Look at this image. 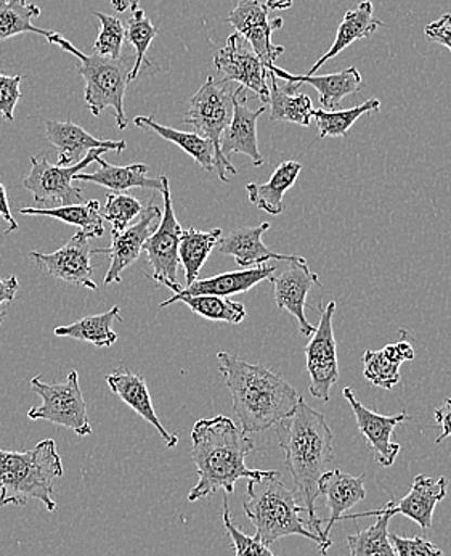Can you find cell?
Instances as JSON below:
<instances>
[{
  "instance_id": "6da1fadb",
  "label": "cell",
  "mask_w": 451,
  "mask_h": 556,
  "mask_svg": "<svg viewBox=\"0 0 451 556\" xmlns=\"http://www.w3.org/2000/svg\"><path fill=\"white\" fill-rule=\"evenodd\" d=\"M192 458L198 470V484L189 492V502L209 497L219 489L227 494L235 492L240 479L262 481L276 477V470H250L246 457L256 444L243 433L232 418L217 415L202 418L193 425Z\"/></svg>"
},
{
  "instance_id": "7a4b0ae2",
  "label": "cell",
  "mask_w": 451,
  "mask_h": 556,
  "mask_svg": "<svg viewBox=\"0 0 451 556\" xmlns=\"http://www.w3.org/2000/svg\"><path fill=\"white\" fill-rule=\"evenodd\" d=\"M275 433L286 455L285 464L293 478L294 492L309 515V525L317 535L331 541L323 535L322 521L315 514L319 481L333 462L334 434L325 415L309 407L300 397L293 415L275 425Z\"/></svg>"
},
{
  "instance_id": "3957f363",
  "label": "cell",
  "mask_w": 451,
  "mask_h": 556,
  "mask_svg": "<svg viewBox=\"0 0 451 556\" xmlns=\"http://www.w3.org/2000/svg\"><path fill=\"white\" fill-rule=\"evenodd\" d=\"M217 358L243 433H262L296 410L299 393L280 375L232 354L219 353Z\"/></svg>"
},
{
  "instance_id": "277c9868",
  "label": "cell",
  "mask_w": 451,
  "mask_h": 556,
  "mask_svg": "<svg viewBox=\"0 0 451 556\" xmlns=\"http://www.w3.org/2000/svg\"><path fill=\"white\" fill-rule=\"evenodd\" d=\"M62 477V458L53 439H43L31 451H0V508L25 507L35 498L47 510L55 511L53 482Z\"/></svg>"
},
{
  "instance_id": "5b68a950",
  "label": "cell",
  "mask_w": 451,
  "mask_h": 556,
  "mask_svg": "<svg viewBox=\"0 0 451 556\" xmlns=\"http://www.w3.org/2000/svg\"><path fill=\"white\" fill-rule=\"evenodd\" d=\"M247 495L249 501L243 504V510L256 528V538L262 544L270 547L280 539L300 535L315 542L322 555L328 554L333 542L325 541L306 528V521L300 518V514H307L306 507L297 505L296 492L283 484L280 475L262 481H247Z\"/></svg>"
},
{
  "instance_id": "8992f818",
  "label": "cell",
  "mask_w": 451,
  "mask_h": 556,
  "mask_svg": "<svg viewBox=\"0 0 451 556\" xmlns=\"http://www.w3.org/2000/svg\"><path fill=\"white\" fill-rule=\"evenodd\" d=\"M47 40L79 60L78 73L86 80L83 99H86L90 113L99 118L106 109H113L119 129H126L127 116L124 112V97H126L127 86L130 84L129 76L133 63H136V53L133 55L126 53V55H121V59H108V56H100L96 53L87 55L59 33H53Z\"/></svg>"
},
{
  "instance_id": "52a82bcc",
  "label": "cell",
  "mask_w": 451,
  "mask_h": 556,
  "mask_svg": "<svg viewBox=\"0 0 451 556\" xmlns=\"http://www.w3.org/2000/svg\"><path fill=\"white\" fill-rule=\"evenodd\" d=\"M229 84L209 76L198 92L190 99L189 112L183 118V123L190 124L198 136L212 143L216 150L217 174L222 182H230L229 174H236L235 166L220 152V140L233 118L236 89L232 90Z\"/></svg>"
},
{
  "instance_id": "ba28073f",
  "label": "cell",
  "mask_w": 451,
  "mask_h": 556,
  "mask_svg": "<svg viewBox=\"0 0 451 556\" xmlns=\"http://www.w3.org/2000/svg\"><path fill=\"white\" fill-rule=\"evenodd\" d=\"M31 390L42 399V404L28 412L29 420H47L75 431L78 437L92 434L78 371H69L65 383H43L41 377H35Z\"/></svg>"
},
{
  "instance_id": "9c48e42d",
  "label": "cell",
  "mask_w": 451,
  "mask_h": 556,
  "mask_svg": "<svg viewBox=\"0 0 451 556\" xmlns=\"http://www.w3.org/2000/svg\"><path fill=\"white\" fill-rule=\"evenodd\" d=\"M108 152L112 150H92L81 163L73 166H59V164L49 163V160L43 156H31V170L23 180V187L33 193L36 207L41 210L81 204L82 190L73 187L72 184L76 174L81 173L89 164L96 163Z\"/></svg>"
},
{
  "instance_id": "30bf717a",
  "label": "cell",
  "mask_w": 451,
  "mask_h": 556,
  "mask_svg": "<svg viewBox=\"0 0 451 556\" xmlns=\"http://www.w3.org/2000/svg\"><path fill=\"white\" fill-rule=\"evenodd\" d=\"M163 180V200H165V210H163L162 223L156 227L149 240L143 244V251L149 257L150 266L153 267L152 280L158 285H180L177 280V269H179V244L182 239L183 229L176 217V210L172 204V193H170L169 179L162 176Z\"/></svg>"
},
{
  "instance_id": "8fae6325",
  "label": "cell",
  "mask_w": 451,
  "mask_h": 556,
  "mask_svg": "<svg viewBox=\"0 0 451 556\" xmlns=\"http://www.w3.org/2000/svg\"><path fill=\"white\" fill-rule=\"evenodd\" d=\"M336 303L331 301L320 313V324L315 327L306 346L307 374L310 377L309 393L320 401H330L331 388L339 380L336 340H334L333 318Z\"/></svg>"
},
{
  "instance_id": "7c38bea8",
  "label": "cell",
  "mask_w": 451,
  "mask_h": 556,
  "mask_svg": "<svg viewBox=\"0 0 451 556\" xmlns=\"http://www.w3.org/2000/svg\"><path fill=\"white\" fill-rule=\"evenodd\" d=\"M214 66L222 76V83H239L245 89L253 90L263 103H269V70L239 33H233L227 39L226 47L216 53Z\"/></svg>"
},
{
  "instance_id": "4fadbf2b",
  "label": "cell",
  "mask_w": 451,
  "mask_h": 556,
  "mask_svg": "<svg viewBox=\"0 0 451 556\" xmlns=\"http://www.w3.org/2000/svg\"><path fill=\"white\" fill-rule=\"evenodd\" d=\"M270 10L262 0H240L227 16V22L249 43L266 68L275 65V60L285 53V47L272 42L273 31L283 28V18H269Z\"/></svg>"
},
{
  "instance_id": "5bb4252c",
  "label": "cell",
  "mask_w": 451,
  "mask_h": 556,
  "mask_svg": "<svg viewBox=\"0 0 451 556\" xmlns=\"http://www.w3.org/2000/svg\"><path fill=\"white\" fill-rule=\"evenodd\" d=\"M447 494H449V489H447L446 478L434 479L417 475L413 479L409 494L402 501L387 502L386 507L366 511V514L343 515L339 521L379 517V515H392V517L394 515H405L407 518L413 519L421 529H429L433 526L434 510L447 497Z\"/></svg>"
},
{
  "instance_id": "9a60e30c",
  "label": "cell",
  "mask_w": 451,
  "mask_h": 556,
  "mask_svg": "<svg viewBox=\"0 0 451 556\" xmlns=\"http://www.w3.org/2000/svg\"><path fill=\"white\" fill-rule=\"evenodd\" d=\"M269 280L273 283L276 307L296 317L304 337H312L315 327L306 318V300L313 285H322V281L310 270L309 263L304 257L293 256L287 261L286 269Z\"/></svg>"
},
{
  "instance_id": "2e32d148",
  "label": "cell",
  "mask_w": 451,
  "mask_h": 556,
  "mask_svg": "<svg viewBox=\"0 0 451 556\" xmlns=\"http://www.w3.org/2000/svg\"><path fill=\"white\" fill-rule=\"evenodd\" d=\"M89 240V237L79 230L59 251H53V253L33 251L29 253V257H33L49 276L78 285V287L89 288V290H96V283L92 278L93 267L92 261H90L92 260V248H90Z\"/></svg>"
},
{
  "instance_id": "e0dca14e",
  "label": "cell",
  "mask_w": 451,
  "mask_h": 556,
  "mask_svg": "<svg viewBox=\"0 0 451 556\" xmlns=\"http://www.w3.org/2000/svg\"><path fill=\"white\" fill-rule=\"evenodd\" d=\"M343 394L352 407L357 427H359L360 433L366 438L374 460L383 467H392L396 464L397 455L400 454V448H402L400 444L392 441V433L400 424L411 420L410 415L407 412H400L392 417L376 414L357 401L352 388H344Z\"/></svg>"
},
{
  "instance_id": "ac0fdd59",
  "label": "cell",
  "mask_w": 451,
  "mask_h": 556,
  "mask_svg": "<svg viewBox=\"0 0 451 556\" xmlns=\"http://www.w3.org/2000/svg\"><path fill=\"white\" fill-rule=\"evenodd\" d=\"M163 211L156 204L143 207L139 220L127 227L119 236L113 237L112 247L92 250V254H108L112 257V266L105 276V285L119 283L123 273L139 260L143 251V244L156 230V220L162 219Z\"/></svg>"
},
{
  "instance_id": "d6986e66",
  "label": "cell",
  "mask_w": 451,
  "mask_h": 556,
  "mask_svg": "<svg viewBox=\"0 0 451 556\" xmlns=\"http://www.w3.org/2000/svg\"><path fill=\"white\" fill-rule=\"evenodd\" d=\"M267 112V106L250 110L247 106V89L243 86L236 87L235 100H233V118L223 132L220 140V152L226 159L242 153L249 156L254 166L259 167L266 163L260 155L259 143H257V119Z\"/></svg>"
},
{
  "instance_id": "ffe728a7",
  "label": "cell",
  "mask_w": 451,
  "mask_h": 556,
  "mask_svg": "<svg viewBox=\"0 0 451 556\" xmlns=\"http://www.w3.org/2000/svg\"><path fill=\"white\" fill-rule=\"evenodd\" d=\"M47 140L59 150V166H73L81 163L89 152L96 149H108L112 152L123 153L127 149L124 140H100L87 132L81 126L75 123H63V121H47Z\"/></svg>"
},
{
  "instance_id": "44dd1931",
  "label": "cell",
  "mask_w": 451,
  "mask_h": 556,
  "mask_svg": "<svg viewBox=\"0 0 451 556\" xmlns=\"http://www.w3.org/2000/svg\"><path fill=\"white\" fill-rule=\"evenodd\" d=\"M106 383H108L109 390L121 399L124 404L129 405L143 420L149 421L150 425L156 428L167 447H176L179 444V438L169 433L159 421L143 375L132 374L129 368L119 367L118 370L106 377Z\"/></svg>"
},
{
  "instance_id": "7402d4cb",
  "label": "cell",
  "mask_w": 451,
  "mask_h": 556,
  "mask_svg": "<svg viewBox=\"0 0 451 556\" xmlns=\"http://www.w3.org/2000/svg\"><path fill=\"white\" fill-rule=\"evenodd\" d=\"M269 72H272L276 78L286 80V83L296 84L297 87L304 86V84L315 87L320 96V105H322L323 110H328V112L339 110L343 99L353 96L363 87L362 75H360L356 66H350V68L344 70V72L325 76L291 75V73L279 68L276 65L270 66Z\"/></svg>"
},
{
  "instance_id": "603a6c76",
  "label": "cell",
  "mask_w": 451,
  "mask_h": 556,
  "mask_svg": "<svg viewBox=\"0 0 451 556\" xmlns=\"http://www.w3.org/2000/svg\"><path fill=\"white\" fill-rule=\"evenodd\" d=\"M270 223L260 224L259 227H239L229 236L222 237L217 243V251L226 256L235 257L236 264L243 269L262 266L270 260L289 261L293 256L273 253L263 244L262 236L270 229Z\"/></svg>"
},
{
  "instance_id": "cb8c5ba5",
  "label": "cell",
  "mask_w": 451,
  "mask_h": 556,
  "mask_svg": "<svg viewBox=\"0 0 451 556\" xmlns=\"http://www.w3.org/2000/svg\"><path fill=\"white\" fill-rule=\"evenodd\" d=\"M319 494L325 497L330 518L323 528V535L330 539L331 529L339 522L346 511L352 510L359 502L365 501V477H350L343 470H330L319 481Z\"/></svg>"
},
{
  "instance_id": "d4e9b609",
  "label": "cell",
  "mask_w": 451,
  "mask_h": 556,
  "mask_svg": "<svg viewBox=\"0 0 451 556\" xmlns=\"http://www.w3.org/2000/svg\"><path fill=\"white\" fill-rule=\"evenodd\" d=\"M276 273V266L250 267V269L233 270V273L220 274L209 278H198L189 287H180L173 291L177 294H210V296H232V294L245 293L260 281L269 280Z\"/></svg>"
},
{
  "instance_id": "484cf974",
  "label": "cell",
  "mask_w": 451,
  "mask_h": 556,
  "mask_svg": "<svg viewBox=\"0 0 451 556\" xmlns=\"http://www.w3.org/2000/svg\"><path fill=\"white\" fill-rule=\"evenodd\" d=\"M100 169L96 173L76 174L75 180L79 182L96 184L105 187L112 192L124 193L130 189L163 190L162 177L152 179L149 177V166L146 164H130V166H112L105 160L96 161Z\"/></svg>"
},
{
  "instance_id": "4316f807",
  "label": "cell",
  "mask_w": 451,
  "mask_h": 556,
  "mask_svg": "<svg viewBox=\"0 0 451 556\" xmlns=\"http://www.w3.org/2000/svg\"><path fill=\"white\" fill-rule=\"evenodd\" d=\"M384 23L374 16V7L371 0H363L356 9L349 10L344 15L339 28H337L336 39L333 46L325 55L320 56L319 62L309 70L307 75H315L328 60L339 55L347 47L352 46L353 42L360 39L370 38L377 29L383 28Z\"/></svg>"
},
{
  "instance_id": "83f0119b",
  "label": "cell",
  "mask_w": 451,
  "mask_h": 556,
  "mask_svg": "<svg viewBox=\"0 0 451 556\" xmlns=\"http://www.w3.org/2000/svg\"><path fill=\"white\" fill-rule=\"evenodd\" d=\"M302 164L297 161H285L273 170L272 177L266 184H247L246 192L250 203L266 213L279 216L285 210V193L299 179Z\"/></svg>"
},
{
  "instance_id": "f1b7e54d",
  "label": "cell",
  "mask_w": 451,
  "mask_h": 556,
  "mask_svg": "<svg viewBox=\"0 0 451 556\" xmlns=\"http://www.w3.org/2000/svg\"><path fill=\"white\" fill-rule=\"evenodd\" d=\"M139 129L149 130V132L158 134L162 139L167 142L176 143L183 150L186 155L192 156L206 173L217 170L216 150L212 143L205 137L198 136L196 132H183V130L172 129V127L163 126L153 116H137L133 119Z\"/></svg>"
},
{
  "instance_id": "f546056e",
  "label": "cell",
  "mask_w": 451,
  "mask_h": 556,
  "mask_svg": "<svg viewBox=\"0 0 451 556\" xmlns=\"http://www.w3.org/2000/svg\"><path fill=\"white\" fill-rule=\"evenodd\" d=\"M270 87V119L275 123H293L297 126H309L313 115V103L306 93H296L299 87L296 84L286 83L285 87L279 86V78L269 72Z\"/></svg>"
},
{
  "instance_id": "4dcf8cb0",
  "label": "cell",
  "mask_w": 451,
  "mask_h": 556,
  "mask_svg": "<svg viewBox=\"0 0 451 556\" xmlns=\"http://www.w3.org/2000/svg\"><path fill=\"white\" fill-rule=\"evenodd\" d=\"M22 216H47L63 220L69 226L79 227L81 232L89 239H100L105 233L103 216L100 214V203L96 200L87 201L86 204H72V206L60 207H20Z\"/></svg>"
},
{
  "instance_id": "1f68e13d",
  "label": "cell",
  "mask_w": 451,
  "mask_h": 556,
  "mask_svg": "<svg viewBox=\"0 0 451 556\" xmlns=\"http://www.w3.org/2000/svg\"><path fill=\"white\" fill-rule=\"evenodd\" d=\"M222 239V230H203L189 227L183 230L179 244V260L185 270L186 287L198 280L199 273L205 266L207 257L212 253L219 240Z\"/></svg>"
},
{
  "instance_id": "d6a6232c",
  "label": "cell",
  "mask_w": 451,
  "mask_h": 556,
  "mask_svg": "<svg viewBox=\"0 0 451 556\" xmlns=\"http://www.w3.org/2000/svg\"><path fill=\"white\" fill-rule=\"evenodd\" d=\"M121 320V307L115 306L99 316L83 317L66 327H56V337L73 338L86 341L99 348H112L118 341V334L113 331V321Z\"/></svg>"
},
{
  "instance_id": "836d02e7",
  "label": "cell",
  "mask_w": 451,
  "mask_h": 556,
  "mask_svg": "<svg viewBox=\"0 0 451 556\" xmlns=\"http://www.w3.org/2000/svg\"><path fill=\"white\" fill-rule=\"evenodd\" d=\"M176 303H183L189 306L193 313L198 316L214 321H227V324H242L246 317V309L242 303L229 300V298L210 296V294H177L165 303L159 304V307L172 306Z\"/></svg>"
},
{
  "instance_id": "e575fe53",
  "label": "cell",
  "mask_w": 451,
  "mask_h": 556,
  "mask_svg": "<svg viewBox=\"0 0 451 556\" xmlns=\"http://www.w3.org/2000/svg\"><path fill=\"white\" fill-rule=\"evenodd\" d=\"M39 16L41 9L28 0H0V40L15 38L25 33H35L49 39L53 31L33 25V20Z\"/></svg>"
},
{
  "instance_id": "d590c367",
  "label": "cell",
  "mask_w": 451,
  "mask_h": 556,
  "mask_svg": "<svg viewBox=\"0 0 451 556\" xmlns=\"http://www.w3.org/2000/svg\"><path fill=\"white\" fill-rule=\"evenodd\" d=\"M381 102L377 99L366 100L362 105L353 106L349 110H313L312 118L317 121V129L322 139L325 137H346L353 124L363 115H370L373 112H379Z\"/></svg>"
},
{
  "instance_id": "8d00e7d4",
  "label": "cell",
  "mask_w": 451,
  "mask_h": 556,
  "mask_svg": "<svg viewBox=\"0 0 451 556\" xmlns=\"http://www.w3.org/2000/svg\"><path fill=\"white\" fill-rule=\"evenodd\" d=\"M392 515H379L365 531L347 538L350 556H397L389 541V522Z\"/></svg>"
},
{
  "instance_id": "74e56055",
  "label": "cell",
  "mask_w": 451,
  "mask_h": 556,
  "mask_svg": "<svg viewBox=\"0 0 451 556\" xmlns=\"http://www.w3.org/2000/svg\"><path fill=\"white\" fill-rule=\"evenodd\" d=\"M156 36H158V29L150 22L146 13L142 9H137L136 12H132L126 25V40L133 47V52H136V63H133L132 72H130L129 83L137 79L143 63L150 66V62L146 60V52H149L150 46H152L153 39Z\"/></svg>"
},
{
  "instance_id": "f35d334b",
  "label": "cell",
  "mask_w": 451,
  "mask_h": 556,
  "mask_svg": "<svg viewBox=\"0 0 451 556\" xmlns=\"http://www.w3.org/2000/svg\"><path fill=\"white\" fill-rule=\"evenodd\" d=\"M142 211V203L133 197L126 193H108L102 216L112 224V236L116 237L124 232Z\"/></svg>"
},
{
  "instance_id": "ab89813d",
  "label": "cell",
  "mask_w": 451,
  "mask_h": 556,
  "mask_svg": "<svg viewBox=\"0 0 451 556\" xmlns=\"http://www.w3.org/2000/svg\"><path fill=\"white\" fill-rule=\"evenodd\" d=\"M93 15L99 18L102 29L99 38L93 43L96 55L108 56V59H121L124 40H126V26L121 20L103 12H95Z\"/></svg>"
},
{
  "instance_id": "60d3db41",
  "label": "cell",
  "mask_w": 451,
  "mask_h": 556,
  "mask_svg": "<svg viewBox=\"0 0 451 556\" xmlns=\"http://www.w3.org/2000/svg\"><path fill=\"white\" fill-rule=\"evenodd\" d=\"M363 367V377L374 387L392 390L400 381V365L387 361L383 351H366Z\"/></svg>"
},
{
  "instance_id": "b9f144b4",
  "label": "cell",
  "mask_w": 451,
  "mask_h": 556,
  "mask_svg": "<svg viewBox=\"0 0 451 556\" xmlns=\"http://www.w3.org/2000/svg\"><path fill=\"white\" fill-rule=\"evenodd\" d=\"M223 526H226L227 534L232 539L235 556H276L270 551L269 545L262 544L256 535L250 538V535L240 531V529L233 525L227 498L223 501Z\"/></svg>"
},
{
  "instance_id": "7bdbcfd3",
  "label": "cell",
  "mask_w": 451,
  "mask_h": 556,
  "mask_svg": "<svg viewBox=\"0 0 451 556\" xmlns=\"http://www.w3.org/2000/svg\"><path fill=\"white\" fill-rule=\"evenodd\" d=\"M25 76H7L0 73V116L12 123L15 119V109L22 100V86Z\"/></svg>"
},
{
  "instance_id": "ee69618b",
  "label": "cell",
  "mask_w": 451,
  "mask_h": 556,
  "mask_svg": "<svg viewBox=\"0 0 451 556\" xmlns=\"http://www.w3.org/2000/svg\"><path fill=\"white\" fill-rule=\"evenodd\" d=\"M389 541L397 556H443L437 545L421 538L405 539L399 534H389Z\"/></svg>"
},
{
  "instance_id": "f6af8a7d",
  "label": "cell",
  "mask_w": 451,
  "mask_h": 556,
  "mask_svg": "<svg viewBox=\"0 0 451 556\" xmlns=\"http://www.w3.org/2000/svg\"><path fill=\"white\" fill-rule=\"evenodd\" d=\"M424 35L433 42L447 47L451 52V13L440 16L424 28Z\"/></svg>"
},
{
  "instance_id": "bcb514c9",
  "label": "cell",
  "mask_w": 451,
  "mask_h": 556,
  "mask_svg": "<svg viewBox=\"0 0 451 556\" xmlns=\"http://www.w3.org/2000/svg\"><path fill=\"white\" fill-rule=\"evenodd\" d=\"M20 283L15 276L9 278H0V325L5 320L7 307L13 303L16 293H18Z\"/></svg>"
},
{
  "instance_id": "7dc6e473",
  "label": "cell",
  "mask_w": 451,
  "mask_h": 556,
  "mask_svg": "<svg viewBox=\"0 0 451 556\" xmlns=\"http://www.w3.org/2000/svg\"><path fill=\"white\" fill-rule=\"evenodd\" d=\"M434 417H436L437 424L442 428V433L440 437L436 439V444L439 445L440 442L446 441L447 438L451 437V399L447 397L439 407L434 412Z\"/></svg>"
},
{
  "instance_id": "c3c4849f",
  "label": "cell",
  "mask_w": 451,
  "mask_h": 556,
  "mask_svg": "<svg viewBox=\"0 0 451 556\" xmlns=\"http://www.w3.org/2000/svg\"><path fill=\"white\" fill-rule=\"evenodd\" d=\"M0 217H2L7 226H9L5 229V236L18 230V224L13 219L12 211H10L9 197H7V190L2 182H0Z\"/></svg>"
},
{
  "instance_id": "681fc988",
  "label": "cell",
  "mask_w": 451,
  "mask_h": 556,
  "mask_svg": "<svg viewBox=\"0 0 451 556\" xmlns=\"http://www.w3.org/2000/svg\"><path fill=\"white\" fill-rule=\"evenodd\" d=\"M384 357L387 358V361L392 362V364L402 365L403 358L400 356L399 350H397V344H387L386 348L383 350Z\"/></svg>"
},
{
  "instance_id": "f907efd6",
  "label": "cell",
  "mask_w": 451,
  "mask_h": 556,
  "mask_svg": "<svg viewBox=\"0 0 451 556\" xmlns=\"http://www.w3.org/2000/svg\"><path fill=\"white\" fill-rule=\"evenodd\" d=\"M140 0H112V5L115 7L116 12L124 13L127 10L136 12L139 9Z\"/></svg>"
},
{
  "instance_id": "816d5d0a",
  "label": "cell",
  "mask_w": 451,
  "mask_h": 556,
  "mask_svg": "<svg viewBox=\"0 0 451 556\" xmlns=\"http://www.w3.org/2000/svg\"><path fill=\"white\" fill-rule=\"evenodd\" d=\"M396 344H397V350H399L400 356H402V358H403V362L413 361L414 350H413V346H411V343H409V341L402 340Z\"/></svg>"
},
{
  "instance_id": "f5cc1de1",
  "label": "cell",
  "mask_w": 451,
  "mask_h": 556,
  "mask_svg": "<svg viewBox=\"0 0 451 556\" xmlns=\"http://www.w3.org/2000/svg\"><path fill=\"white\" fill-rule=\"evenodd\" d=\"M266 5L269 10H287L293 7V0H267Z\"/></svg>"
}]
</instances>
